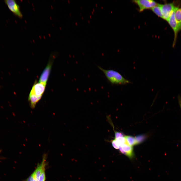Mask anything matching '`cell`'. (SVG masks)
<instances>
[{"label":"cell","instance_id":"obj_1","mask_svg":"<svg viewBox=\"0 0 181 181\" xmlns=\"http://www.w3.org/2000/svg\"><path fill=\"white\" fill-rule=\"evenodd\" d=\"M98 67L104 73L107 80L112 84H124L130 82L116 71L111 69H104L99 66Z\"/></svg>","mask_w":181,"mask_h":181},{"label":"cell","instance_id":"obj_2","mask_svg":"<svg viewBox=\"0 0 181 181\" xmlns=\"http://www.w3.org/2000/svg\"><path fill=\"white\" fill-rule=\"evenodd\" d=\"M46 85L35 81L33 85L29 96L40 100L44 92Z\"/></svg>","mask_w":181,"mask_h":181},{"label":"cell","instance_id":"obj_3","mask_svg":"<svg viewBox=\"0 0 181 181\" xmlns=\"http://www.w3.org/2000/svg\"><path fill=\"white\" fill-rule=\"evenodd\" d=\"M177 7H175L172 11L167 21L172 29L174 34V38L173 44V47H174L175 45L178 33L181 30V26L178 24L175 17V11Z\"/></svg>","mask_w":181,"mask_h":181},{"label":"cell","instance_id":"obj_4","mask_svg":"<svg viewBox=\"0 0 181 181\" xmlns=\"http://www.w3.org/2000/svg\"><path fill=\"white\" fill-rule=\"evenodd\" d=\"M133 2L137 4L139 8V11H143L145 10L151 9L158 4L152 0H134Z\"/></svg>","mask_w":181,"mask_h":181},{"label":"cell","instance_id":"obj_5","mask_svg":"<svg viewBox=\"0 0 181 181\" xmlns=\"http://www.w3.org/2000/svg\"><path fill=\"white\" fill-rule=\"evenodd\" d=\"M54 58L52 57L50 59L46 66L42 72L38 82L47 84L50 74Z\"/></svg>","mask_w":181,"mask_h":181},{"label":"cell","instance_id":"obj_6","mask_svg":"<svg viewBox=\"0 0 181 181\" xmlns=\"http://www.w3.org/2000/svg\"><path fill=\"white\" fill-rule=\"evenodd\" d=\"M176 6L174 3L161 4L163 19L167 21Z\"/></svg>","mask_w":181,"mask_h":181},{"label":"cell","instance_id":"obj_7","mask_svg":"<svg viewBox=\"0 0 181 181\" xmlns=\"http://www.w3.org/2000/svg\"><path fill=\"white\" fill-rule=\"evenodd\" d=\"M4 2L9 10L15 15L21 18L22 14L19 5L14 0H5Z\"/></svg>","mask_w":181,"mask_h":181},{"label":"cell","instance_id":"obj_8","mask_svg":"<svg viewBox=\"0 0 181 181\" xmlns=\"http://www.w3.org/2000/svg\"><path fill=\"white\" fill-rule=\"evenodd\" d=\"M46 155H44L43 157L42 161L39 164H38L37 167L33 172L34 176L36 181H38L39 177L41 173L45 170L46 165Z\"/></svg>","mask_w":181,"mask_h":181},{"label":"cell","instance_id":"obj_9","mask_svg":"<svg viewBox=\"0 0 181 181\" xmlns=\"http://www.w3.org/2000/svg\"><path fill=\"white\" fill-rule=\"evenodd\" d=\"M119 149L121 153L129 158H132L134 156L132 146L129 145L127 143L120 146Z\"/></svg>","mask_w":181,"mask_h":181},{"label":"cell","instance_id":"obj_10","mask_svg":"<svg viewBox=\"0 0 181 181\" xmlns=\"http://www.w3.org/2000/svg\"><path fill=\"white\" fill-rule=\"evenodd\" d=\"M151 9L158 16L163 19L161 4H158L157 5L153 8Z\"/></svg>","mask_w":181,"mask_h":181},{"label":"cell","instance_id":"obj_11","mask_svg":"<svg viewBox=\"0 0 181 181\" xmlns=\"http://www.w3.org/2000/svg\"><path fill=\"white\" fill-rule=\"evenodd\" d=\"M174 15L175 19L178 24L181 26V8L177 7L175 10Z\"/></svg>","mask_w":181,"mask_h":181},{"label":"cell","instance_id":"obj_12","mask_svg":"<svg viewBox=\"0 0 181 181\" xmlns=\"http://www.w3.org/2000/svg\"><path fill=\"white\" fill-rule=\"evenodd\" d=\"M126 143L129 145L132 146L137 145L135 137L130 135H126L124 136Z\"/></svg>","mask_w":181,"mask_h":181},{"label":"cell","instance_id":"obj_13","mask_svg":"<svg viewBox=\"0 0 181 181\" xmlns=\"http://www.w3.org/2000/svg\"><path fill=\"white\" fill-rule=\"evenodd\" d=\"M137 145L142 143L146 139L147 136L145 134H141L135 137Z\"/></svg>","mask_w":181,"mask_h":181},{"label":"cell","instance_id":"obj_14","mask_svg":"<svg viewBox=\"0 0 181 181\" xmlns=\"http://www.w3.org/2000/svg\"><path fill=\"white\" fill-rule=\"evenodd\" d=\"M46 179V176L45 171L41 174L39 179L38 181H45Z\"/></svg>","mask_w":181,"mask_h":181},{"label":"cell","instance_id":"obj_15","mask_svg":"<svg viewBox=\"0 0 181 181\" xmlns=\"http://www.w3.org/2000/svg\"><path fill=\"white\" fill-rule=\"evenodd\" d=\"M24 181H36L33 173Z\"/></svg>","mask_w":181,"mask_h":181},{"label":"cell","instance_id":"obj_16","mask_svg":"<svg viewBox=\"0 0 181 181\" xmlns=\"http://www.w3.org/2000/svg\"><path fill=\"white\" fill-rule=\"evenodd\" d=\"M115 139H117L120 137L124 136L122 133L117 131H115Z\"/></svg>","mask_w":181,"mask_h":181},{"label":"cell","instance_id":"obj_17","mask_svg":"<svg viewBox=\"0 0 181 181\" xmlns=\"http://www.w3.org/2000/svg\"><path fill=\"white\" fill-rule=\"evenodd\" d=\"M178 103L181 109V95L179 94L177 96Z\"/></svg>","mask_w":181,"mask_h":181},{"label":"cell","instance_id":"obj_18","mask_svg":"<svg viewBox=\"0 0 181 181\" xmlns=\"http://www.w3.org/2000/svg\"><path fill=\"white\" fill-rule=\"evenodd\" d=\"M1 151H2L1 150V149H0V153L1 152Z\"/></svg>","mask_w":181,"mask_h":181},{"label":"cell","instance_id":"obj_19","mask_svg":"<svg viewBox=\"0 0 181 181\" xmlns=\"http://www.w3.org/2000/svg\"><path fill=\"white\" fill-rule=\"evenodd\" d=\"M1 86L0 85V89L1 88Z\"/></svg>","mask_w":181,"mask_h":181}]
</instances>
